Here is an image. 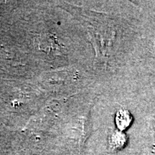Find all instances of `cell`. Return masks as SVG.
I'll return each instance as SVG.
<instances>
[{
  "mask_svg": "<svg viewBox=\"0 0 155 155\" xmlns=\"http://www.w3.org/2000/svg\"><path fill=\"white\" fill-rule=\"evenodd\" d=\"M132 121L130 113L127 110L121 109L117 112L116 116V124L119 130H125L129 127Z\"/></svg>",
  "mask_w": 155,
  "mask_h": 155,
  "instance_id": "6da1fadb",
  "label": "cell"
},
{
  "mask_svg": "<svg viewBox=\"0 0 155 155\" xmlns=\"http://www.w3.org/2000/svg\"><path fill=\"white\" fill-rule=\"evenodd\" d=\"M126 135L121 131H116L111 135L109 139V146L114 150H119L126 144Z\"/></svg>",
  "mask_w": 155,
  "mask_h": 155,
  "instance_id": "7a4b0ae2",
  "label": "cell"
}]
</instances>
